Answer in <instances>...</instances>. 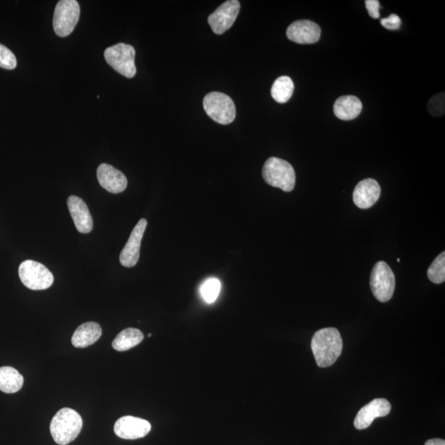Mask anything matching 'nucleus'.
Returning <instances> with one entry per match:
<instances>
[{
  "label": "nucleus",
  "mask_w": 445,
  "mask_h": 445,
  "mask_svg": "<svg viewBox=\"0 0 445 445\" xmlns=\"http://www.w3.org/2000/svg\"><path fill=\"white\" fill-rule=\"evenodd\" d=\"M102 327L98 323L89 322L82 324L72 336V344L76 348H86L100 339Z\"/></svg>",
  "instance_id": "nucleus-17"
},
{
  "label": "nucleus",
  "mask_w": 445,
  "mask_h": 445,
  "mask_svg": "<svg viewBox=\"0 0 445 445\" xmlns=\"http://www.w3.org/2000/svg\"><path fill=\"white\" fill-rule=\"evenodd\" d=\"M365 7L371 18H379V1L378 0H366Z\"/></svg>",
  "instance_id": "nucleus-27"
},
{
  "label": "nucleus",
  "mask_w": 445,
  "mask_h": 445,
  "mask_svg": "<svg viewBox=\"0 0 445 445\" xmlns=\"http://www.w3.org/2000/svg\"><path fill=\"white\" fill-rule=\"evenodd\" d=\"M105 57L108 64L120 75L131 79L136 75V50L125 43L108 47Z\"/></svg>",
  "instance_id": "nucleus-5"
},
{
  "label": "nucleus",
  "mask_w": 445,
  "mask_h": 445,
  "mask_svg": "<svg viewBox=\"0 0 445 445\" xmlns=\"http://www.w3.org/2000/svg\"><path fill=\"white\" fill-rule=\"evenodd\" d=\"M151 430L148 421L139 417L127 416L120 418L114 426V432L124 439H137L145 437Z\"/></svg>",
  "instance_id": "nucleus-11"
},
{
  "label": "nucleus",
  "mask_w": 445,
  "mask_h": 445,
  "mask_svg": "<svg viewBox=\"0 0 445 445\" xmlns=\"http://www.w3.org/2000/svg\"><path fill=\"white\" fill-rule=\"evenodd\" d=\"M221 284L218 279L210 278L206 280L201 287V293L206 303H213L219 295Z\"/></svg>",
  "instance_id": "nucleus-23"
},
{
  "label": "nucleus",
  "mask_w": 445,
  "mask_h": 445,
  "mask_svg": "<svg viewBox=\"0 0 445 445\" xmlns=\"http://www.w3.org/2000/svg\"><path fill=\"white\" fill-rule=\"evenodd\" d=\"M425 445H445V442L444 439H433L428 440Z\"/></svg>",
  "instance_id": "nucleus-28"
},
{
  "label": "nucleus",
  "mask_w": 445,
  "mask_h": 445,
  "mask_svg": "<svg viewBox=\"0 0 445 445\" xmlns=\"http://www.w3.org/2000/svg\"><path fill=\"white\" fill-rule=\"evenodd\" d=\"M262 176L271 187L282 189L285 192L295 188L296 176L291 164L284 159L271 157L268 158L262 168Z\"/></svg>",
  "instance_id": "nucleus-3"
},
{
  "label": "nucleus",
  "mask_w": 445,
  "mask_h": 445,
  "mask_svg": "<svg viewBox=\"0 0 445 445\" xmlns=\"http://www.w3.org/2000/svg\"><path fill=\"white\" fill-rule=\"evenodd\" d=\"M67 205L77 230L84 235L92 231L93 218L86 203L80 197L71 196L68 198Z\"/></svg>",
  "instance_id": "nucleus-16"
},
{
  "label": "nucleus",
  "mask_w": 445,
  "mask_h": 445,
  "mask_svg": "<svg viewBox=\"0 0 445 445\" xmlns=\"http://www.w3.org/2000/svg\"><path fill=\"white\" fill-rule=\"evenodd\" d=\"M381 24L388 30H397L401 27V20L399 16L391 15L388 18L381 19Z\"/></svg>",
  "instance_id": "nucleus-26"
},
{
  "label": "nucleus",
  "mask_w": 445,
  "mask_h": 445,
  "mask_svg": "<svg viewBox=\"0 0 445 445\" xmlns=\"http://www.w3.org/2000/svg\"><path fill=\"white\" fill-rule=\"evenodd\" d=\"M381 188L377 181L365 179L356 185L353 192V201L360 209H369L378 201Z\"/></svg>",
  "instance_id": "nucleus-15"
},
{
  "label": "nucleus",
  "mask_w": 445,
  "mask_h": 445,
  "mask_svg": "<svg viewBox=\"0 0 445 445\" xmlns=\"http://www.w3.org/2000/svg\"><path fill=\"white\" fill-rule=\"evenodd\" d=\"M395 275L385 262L374 265L370 275V287L376 300L382 303L392 299L395 289Z\"/></svg>",
  "instance_id": "nucleus-8"
},
{
  "label": "nucleus",
  "mask_w": 445,
  "mask_h": 445,
  "mask_svg": "<svg viewBox=\"0 0 445 445\" xmlns=\"http://www.w3.org/2000/svg\"><path fill=\"white\" fill-rule=\"evenodd\" d=\"M21 283L33 291H43L53 284L54 276L42 263L32 260L24 261L19 268Z\"/></svg>",
  "instance_id": "nucleus-7"
},
{
  "label": "nucleus",
  "mask_w": 445,
  "mask_h": 445,
  "mask_svg": "<svg viewBox=\"0 0 445 445\" xmlns=\"http://www.w3.org/2000/svg\"><path fill=\"white\" fill-rule=\"evenodd\" d=\"M24 379L18 370L12 367H0V391L15 393L24 386Z\"/></svg>",
  "instance_id": "nucleus-19"
},
{
  "label": "nucleus",
  "mask_w": 445,
  "mask_h": 445,
  "mask_svg": "<svg viewBox=\"0 0 445 445\" xmlns=\"http://www.w3.org/2000/svg\"><path fill=\"white\" fill-rule=\"evenodd\" d=\"M240 11V2L228 0L220 6L208 18V23L213 32L218 35L230 29L237 19Z\"/></svg>",
  "instance_id": "nucleus-9"
},
{
  "label": "nucleus",
  "mask_w": 445,
  "mask_h": 445,
  "mask_svg": "<svg viewBox=\"0 0 445 445\" xmlns=\"http://www.w3.org/2000/svg\"><path fill=\"white\" fill-rule=\"evenodd\" d=\"M98 180L102 188L110 193L119 194L127 188V179L122 172L107 163H102L97 171Z\"/></svg>",
  "instance_id": "nucleus-14"
},
{
  "label": "nucleus",
  "mask_w": 445,
  "mask_h": 445,
  "mask_svg": "<svg viewBox=\"0 0 445 445\" xmlns=\"http://www.w3.org/2000/svg\"><path fill=\"white\" fill-rule=\"evenodd\" d=\"M428 278L435 284H442L445 280V253H440L427 271Z\"/></svg>",
  "instance_id": "nucleus-22"
},
{
  "label": "nucleus",
  "mask_w": 445,
  "mask_h": 445,
  "mask_svg": "<svg viewBox=\"0 0 445 445\" xmlns=\"http://www.w3.org/2000/svg\"><path fill=\"white\" fill-rule=\"evenodd\" d=\"M80 16V6L76 0H60L56 4L53 28L60 37L70 36L75 30Z\"/></svg>",
  "instance_id": "nucleus-6"
},
{
  "label": "nucleus",
  "mask_w": 445,
  "mask_h": 445,
  "mask_svg": "<svg viewBox=\"0 0 445 445\" xmlns=\"http://www.w3.org/2000/svg\"><path fill=\"white\" fill-rule=\"evenodd\" d=\"M83 428V420L76 410L64 408L56 413L51 422V433L56 444L67 445L75 440Z\"/></svg>",
  "instance_id": "nucleus-2"
},
{
  "label": "nucleus",
  "mask_w": 445,
  "mask_h": 445,
  "mask_svg": "<svg viewBox=\"0 0 445 445\" xmlns=\"http://www.w3.org/2000/svg\"><path fill=\"white\" fill-rule=\"evenodd\" d=\"M362 102L356 96H341L335 102L334 110L336 118L343 120H351L361 114Z\"/></svg>",
  "instance_id": "nucleus-18"
},
{
  "label": "nucleus",
  "mask_w": 445,
  "mask_h": 445,
  "mask_svg": "<svg viewBox=\"0 0 445 445\" xmlns=\"http://www.w3.org/2000/svg\"><path fill=\"white\" fill-rule=\"evenodd\" d=\"M203 107L206 114L219 124H230L236 118L235 102L226 94L219 92L207 94Z\"/></svg>",
  "instance_id": "nucleus-4"
},
{
  "label": "nucleus",
  "mask_w": 445,
  "mask_h": 445,
  "mask_svg": "<svg viewBox=\"0 0 445 445\" xmlns=\"http://www.w3.org/2000/svg\"><path fill=\"white\" fill-rule=\"evenodd\" d=\"M390 412V401L384 399H376L358 410L354 425L358 430L366 429L376 418L386 417Z\"/></svg>",
  "instance_id": "nucleus-12"
},
{
  "label": "nucleus",
  "mask_w": 445,
  "mask_h": 445,
  "mask_svg": "<svg viewBox=\"0 0 445 445\" xmlns=\"http://www.w3.org/2000/svg\"><path fill=\"white\" fill-rule=\"evenodd\" d=\"M428 111L433 116H439L444 113V93L435 95L428 103Z\"/></svg>",
  "instance_id": "nucleus-25"
},
{
  "label": "nucleus",
  "mask_w": 445,
  "mask_h": 445,
  "mask_svg": "<svg viewBox=\"0 0 445 445\" xmlns=\"http://www.w3.org/2000/svg\"><path fill=\"white\" fill-rule=\"evenodd\" d=\"M147 220L141 219L134 228L131 236H129L127 244H125L122 253L120 255V262L125 267L131 268L137 264L140 259V251L141 242L145 232Z\"/></svg>",
  "instance_id": "nucleus-10"
},
{
  "label": "nucleus",
  "mask_w": 445,
  "mask_h": 445,
  "mask_svg": "<svg viewBox=\"0 0 445 445\" xmlns=\"http://www.w3.org/2000/svg\"><path fill=\"white\" fill-rule=\"evenodd\" d=\"M295 85L291 78L282 76L274 82L271 88V96L279 103L287 102L291 98Z\"/></svg>",
  "instance_id": "nucleus-21"
},
{
  "label": "nucleus",
  "mask_w": 445,
  "mask_h": 445,
  "mask_svg": "<svg viewBox=\"0 0 445 445\" xmlns=\"http://www.w3.org/2000/svg\"><path fill=\"white\" fill-rule=\"evenodd\" d=\"M144 340V334L136 328H127L116 336L112 347L118 352H125L139 345Z\"/></svg>",
  "instance_id": "nucleus-20"
},
{
  "label": "nucleus",
  "mask_w": 445,
  "mask_h": 445,
  "mask_svg": "<svg viewBox=\"0 0 445 445\" xmlns=\"http://www.w3.org/2000/svg\"><path fill=\"white\" fill-rule=\"evenodd\" d=\"M17 66L16 56L12 51L0 44V67L6 70H15Z\"/></svg>",
  "instance_id": "nucleus-24"
},
{
  "label": "nucleus",
  "mask_w": 445,
  "mask_h": 445,
  "mask_svg": "<svg viewBox=\"0 0 445 445\" xmlns=\"http://www.w3.org/2000/svg\"><path fill=\"white\" fill-rule=\"evenodd\" d=\"M311 347L317 365L326 368L334 364L343 352V343L336 328L327 327L314 334Z\"/></svg>",
  "instance_id": "nucleus-1"
},
{
  "label": "nucleus",
  "mask_w": 445,
  "mask_h": 445,
  "mask_svg": "<svg viewBox=\"0 0 445 445\" xmlns=\"http://www.w3.org/2000/svg\"><path fill=\"white\" fill-rule=\"evenodd\" d=\"M287 35L298 44H314L320 39L321 28L312 21L300 20L289 26Z\"/></svg>",
  "instance_id": "nucleus-13"
}]
</instances>
